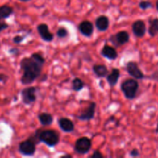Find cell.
I'll return each mask as SVG.
<instances>
[{
    "mask_svg": "<svg viewBox=\"0 0 158 158\" xmlns=\"http://www.w3.org/2000/svg\"><path fill=\"white\" fill-rule=\"evenodd\" d=\"M45 59L41 54L35 52L29 57H25L20 62V68L23 71L21 77L22 84H32L41 75Z\"/></svg>",
    "mask_w": 158,
    "mask_h": 158,
    "instance_id": "6da1fadb",
    "label": "cell"
},
{
    "mask_svg": "<svg viewBox=\"0 0 158 158\" xmlns=\"http://www.w3.org/2000/svg\"><path fill=\"white\" fill-rule=\"evenodd\" d=\"M39 139L49 148H53L60 142V134L54 130H40Z\"/></svg>",
    "mask_w": 158,
    "mask_h": 158,
    "instance_id": "7a4b0ae2",
    "label": "cell"
},
{
    "mask_svg": "<svg viewBox=\"0 0 158 158\" xmlns=\"http://www.w3.org/2000/svg\"><path fill=\"white\" fill-rule=\"evenodd\" d=\"M120 88L127 99L134 100L137 96L139 83L135 79H127L121 83Z\"/></svg>",
    "mask_w": 158,
    "mask_h": 158,
    "instance_id": "3957f363",
    "label": "cell"
},
{
    "mask_svg": "<svg viewBox=\"0 0 158 158\" xmlns=\"http://www.w3.org/2000/svg\"><path fill=\"white\" fill-rule=\"evenodd\" d=\"M92 147V142L89 137H83L79 138L76 141L74 146V151L80 154H86L90 151Z\"/></svg>",
    "mask_w": 158,
    "mask_h": 158,
    "instance_id": "277c9868",
    "label": "cell"
},
{
    "mask_svg": "<svg viewBox=\"0 0 158 158\" xmlns=\"http://www.w3.org/2000/svg\"><path fill=\"white\" fill-rule=\"evenodd\" d=\"M19 152L24 156H33L35 152V143L30 138L21 142L19 145Z\"/></svg>",
    "mask_w": 158,
    "mask_h": 158,
    "instance_id": "5b68a950",
    "label": "cell"
},
{
    "mask_svg": "<svg viewBox=\"0 0 158 158\" xmlns=\"http://www.w3.org/2000/svg\"><path fill=\"white\" fill-rule=\"evenodd\" d=\"M36 88L34 86H29L23 89L21 92L22 101L24 104L30 105L36 100Z\"/></svg>",
    "mask_w": 158,
    "mask_h": 158,
    "instance_id": "8992f818",
    "label": "cell"
},
{
    "mask_svg": "<svg viewBox=\"0 0 158 158\" xmlns=\"http://www.w3.org/2000/svg\"><path fill=\"white\" fill-rule=\"evenodd\" d=\"M126 69L127 72L129 73V75L136 80H142L145 77L143 73L142 72L141 69L139 68L137 63L135 62H129L127 63Z\"/></svg>",
    "mask_w": 158,
    "mask_h": 158,
    "instance_id": "52a82bcc",
    "label": "cell"
},
{
    "mask_svg": "<svg viewBox=\"0 0 158 158\" xmlns=\"http://www.w3.org/2000/svg\"><path fill=\"white\" fill-rule=\"evenodd\" d=\"M110 40L114 46L118 47V46H122V45L129 42L130 35L127 31H120V32H117V34L113 35L110 38Z\"/></svg>",
    "mask_w": 158,
    "mask_h": 158,
    "instance_id": "ba28073f",
    "label": "cell"
},
{
    "mask_svg": "<svg viewBox=\"0 0 158 158\" xmlns=\"http://www.w3.org/2000/svg\"><path fill=\"white\" fill-rule=\"evenodd\" d=\"M96 106L97 104L94 102L90 103L87 108L85 110H83L81 114L79 116H77V118L80 119V120L83 121H89V120L94 119V115H95V111H96Z\"/></svg>",
    "mask_w": 158,
    "mask_h": 158,
    "instance_id": "9c48e42d",
    "label": "cell"
},
{
    "mask_svg": "<svg viewBox=\"0 0 158 158\" xmlns=\"http://www.w3.org/2000/svg\"><path fill=\"white\" fill-rule=\"evenodd\" d=\"M37 31L40 34V37L44 40L45 42H51L54 38V35L49 30V27L45 23H42L37 26Z\"/></svg>",
    "mask_w": 158,
    "mask_h": 158,
    "instance_id": "30bf717a",
    "label": "cell"
},
{
    "mask_svg": "<svg viewBox=\"0 0 158 158\" xmlns=\"http://www.w3.org/2000/svg\"><path fill=\"white\" fill-rule=\"evenodd\" d=\"M132 30L137 37H139V38L143 37L147 32L146 24L143 20H137L133 23Z\"/></svg>",
    "mask_w": 158,
    "mask_h": 158,
    "instance_id": "8fae6325",
    "label": "cell"
},
{
    "mask_svg": "<svg viewBox=\"0 0 158 158\" xmlns=\"http://www.w3.org/2000/svg\"><path fill=\"white\" fill-rule=\"evenodd\" d=\"M79 31L81 32L82 35L86 37H90L94 33V26L92 23L88 20L83 21L79 25Z\"/></svg>",
    "mask_w": 158,
    "mask_h": 158,
    "instance_id": "7c38bea8",
    "label": "cell"
},
{
    "mask_svg": "<svg viewBox=\"0 0 158 158\" xmlns=\"http://www.w3.org/2000/svg\"><path fill=\"white\" fill-rule=\"evenodd\" d=\"M58 123L60 129L66 133H71L75 129L74 123H73L72 120L68 118L63 117V118L59 119Z\"/></svg>",
    "mask_w": 158,
    "mask_h": 158,
    "instance_id": "4fadbf2b",
    "label": "cell"
},
{
    "mask_svg": "<svg viewBox=\"0 0 158 158\" xmlns=\"http://www.w3.org/2000/svg\"><path fill=\"white\" fill-rule=\"evenodd\" d=\"M101 54L105 58L108 59L110 60H114L117 58L118 54L115 48L109 46V45H105L101 50Z\"/></svg>",
    "mask_w": 158,
    "mask_h": 158,
    "instance_id": "5bb4252c",
    "label": "cell"
},
{
    "mask_svg": "<svg viewBox=\"0 0 158 158\" xmlns=\"http://www.w3.org/2000/svg\"><path fill=\"white\" fill-rule=\"evenodd\" d=\"M95 25L97 29L100 32H104L107 30L110 26V20L106 15H100L96 19Z\"/></svg>",
    "mask_w": 158,
    "mask_h": 158,
    "instance_id": "9a60e30c",
    "label": "cell"
},
{
    "mask_svg": "<svg viewBox=\"0 0 158 158\" xmlns=\"http://www.w3.org/2000/svg\"><path fill=\"white\" fill-rule=\"evenodd\" d=\"M120 76V69H117V68H114V69H112V71H111L110 73L106 77V80H107L110 86L114 87V86H115L116 85H117V83H118Z\"/></svg>",
    "mask_w": 158,
    "mask_h": 158,
    "instance_id": "2e32d148",
    "label": "cell"
},
{
    "mask_svg": "<svg viewBox=\"0 0 158 158\" xmlns=\"http://www.w3.org/2000/svg\"><path fill=\"white\" fill-rule=\"evenodd\" d=\"M93 71L99 78H103L106 77L108 73V69L105 65L102 64H96L93 66Z\"/></svg>",
    "mask_w": 158,
    "mask_h": 158,
    "instance_id": "e0dca14e",
    "label": "cell"
},
{
    "mask_svg": "<svg viewBox=\"0 0 158 158\" xmlns=\"http://www.w3.org/2000/svg\"><path fill=\"white\" fill-rule=\"evenodd\" d=\"M39 120L43 126H49L53 122V117L48 113H41L38 116Z\"/></svg>",
    "mask_w": 158,
    "mask_h": 158,
    "instance_id": "ac0fdd59",
    "label": "cell"
},
{
    "mask_svg": "<svg viewBox=\"0 0 158 158\" xmlns=\"http://www.w3.org/2000/svg\"><path fill=\"white\" fill-rule=\"evenodd\" d=\"M13 8L8 5H3L0 6V21L2 19H8L13 13Z\"/></svg>",
    "mask_w": 158,
    "mask_h": 158,
    "instance_id": "d6986e66",
    "label": "cell"
},
{
    "mask_svg": "<svg viewBox=\"0 0 158 158\" xmlns=\"http://www.w3.org/2000/svg\"><path fill=\"white\" fill-rule=\"evenodd\" d=\"M148 33L151 37H154L158 34V18H155L150 22Z\"/></svg>",
    "mask_w": 158,
    "mask_h": 158,
    "instance_id": "ffe728a7",
    "label": "cell"
},
{
    "mask_svg": "<svg viewBox=\"0 0 158 158\" xmlns=\"http://www.w3.org/2000/svg\"><path fill=\"white\" fill-rule=\"evenodd\" d=\"M84 82L80 78H75L72 82V89L76 92L80 91L84 87Z\"/></svg>",
    "mask_w": 158,
    "mask_h": 158,
    "instance_id": "44dd1931",
    "label": "cell"
},
{
    "mask_svg": "<svg viewBox=\"0 0 158 158\" xmlns=\"http://www.w3.org/2000/svg\"><path fill=\"white\" fill-rule=\"evenodd\" d=\"M139 7L142 9V10H147L148 9H151L153 7V4L151 2L148 1V0H142L139 3Z\"/></svg>",
    "mask_w": 158,
    "mask_h": 158,
    "instance_id": "7402d4cb",
    "label": "cell"
},
{
    "mask_svg": "<svg viewBox=\"0 0 158 158\" xmlns=\"http://www.w3.org/2000/svg\"><path fill=\"white\" fill-rule=\"evenodd\" d=\"M56 35L59 38H66L68 35V31L66 30V29H65V28L61 27L58 29V31H57L56 32Z\"/></svg>",
    "mask_w": 158,
    "mask_h": 158,
    "instance_id": "603a6c76",
    "label": "cell"
},
{
    "mask_svg": "<svg viewBox=\"0 0 158 158\" xmlns=\"http://www.w3.org/2000/svg\"><path fill=\"white\" fill-rule=\"evenodd\" d=\"M23 40H24V36H23V35H16L12 39V41L15 44H19L23 41Z\"/></svg>",
    "mask_w": 158,
    "mask_h": 158,
    "instance_id": "cb8c5ba5",
    "label": "cell"
},
{
    "mask_svg": "<svg viewBox=\"0 0 158 158\" xmlns=\"http://www.w3.org/2000/svg\"><path fill=\"white\" fill-rule=\"evenodd\" d=\"M91 157L92 158H103V155L98 151H95L94 152V154L91 155Z\"/></svg>",
    "mask_w": 158,
    "mask_h": 158,
    "instance_id": "d4e9b609",
    "label": "cell"
},
{
    "mask_svg": "<svg viewBox=\"0 0 158 158\" xmlns=\"http://www.w3.org/2000/svg\"><path fill=\"white\" fill-rule=\"evenodd\" d=\"M130 155H131V157H139L140 156V152H139V151L137 149H133L132 151L130 152Z\"/></svg>",
    "mask_w": 158,
    "mask_h": 158,
    "instance_id": "484cf974",
    "label": "cell"
},
{
    "mask_svg": "<svg viewBox=\"0 0 158 158\" xmlns=\"http://www.w3.org/2000/svg\"><path fill=\"white\" fill-rule=\"evenodd\" d=\"M8 79H9V77L6 76V74L0 73V83H6V81L8 80Z\"/></svg>",
    "mask_w": 158,
    "mask_h": 158,
    "instance_id": "4316f807",
    "label": "cell"
},
{
    "mask_svg": "<svg viewBox=\"0 0 158 158\" xmlns=\"http://www.w3.org/2000/svg\"><path fill=\"white\" fill-rule=\"evenodd\" d=\"M8 27H9V25L7 23H5V22H0V32L5 29H8Z\"/></svg>",
    "mask_w": 158,
    "mask_h": 158,
    "instance_id": "83f0119b",
    "label": "cell"
},
{
    "mask_svg": "<svg viewBox=\"0 0 158 158\" xmlns=\"http://www.w3.org/2000/svg\"><path fill=\"white\" fill-rule=\"evenodd\" d=\"M9 52L10 54H17L19 52V49L16 48H12L9 50Z\"/></svg>",
    "mask_w": 158,
    "mask_h": 158,
    "instance_id": "f1b7e54d",
    "label": "cell"
},
{
    "mask_svg": "<svg viewBox=\"0 0 158 158\" xmlns=\"http://www.w3.org/2000/svg\"><path fill=\"white\" fill-rule=\"evenodd\" d=\"M69 157V158H71V157H72V156H70V155H67V154H66V155L63 156V157Z\"/></svg>",
    "mask_w": 158,
    "mask_h": 158,
    "instance_id": "f546056e",
    "label": "cell"
},
{
    "mask_svg": "<svg viewBox=\"0 0 158 158\" xmlns=\"http://www.w3.org/2000/svg\"><path fill=\"white\" fill-rule=\"evenodd\" d=\"M156 8H157V10L158 11V0L156 2Z\"/></svg>",
    "mask_w": 158,
    "mask_h": 158,
    "instance_id": "4dcf8cb0",
    "label": "cell"
},
{
    "mask_svg": "<svg viewBox=\"0 0 158 158\" xmlns=\"http://www.w3.org/2000/svg\"><path fill=\"white\" fill-rule=\"evenodd\" d=\"M156 133H157V134H158V123H157V128H156Z\"/></svg>",
    "mask_w": 158,
    "mask_h": 158,
    "instance_id": "1f68e13d",
    "label": "cell"
},
{
    "mask_svg": "<svg viewBox=\"0 0 158 158\" xmlns=\"http://www.w3.org/2000/svg\"><path fill=\"white\" fill-rule=\"evenodd\" d=\"M21 2H28V1H30V0H19Z\"/></svg>",
    "mask_w": 158,
    "mask_h": 158,
    "instance_id": "d6a6232c",
    "label": "cell"
},
{
    "mask_svg": "<svg viewBox=\"0 0 158 158\" xmlns=\"http://www.w3.org/2000/svg\"><path fill=\"white\" fill-rule=\"evenodd\" d=\"M1 68H2V66H1V65H0V69H1Z\"/></svg>",
    "mask_w": 158,
    "mask_h": 158,
    "instance_id": "836d02e7",
    "label": "cell"
}]
</instances>
